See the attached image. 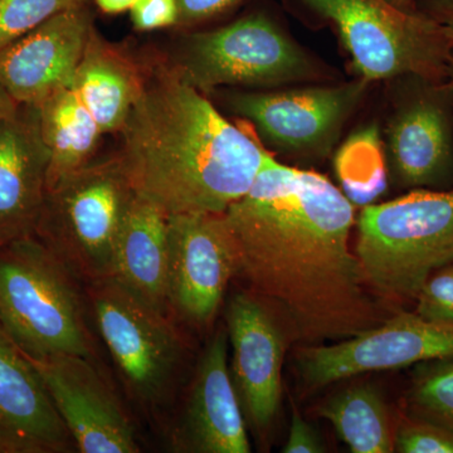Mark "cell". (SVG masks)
Here are the masks:
<instances>
[{
    "label": "cell",
    "instance_id": "5b68a950",
    "mask_svg": "<svg viewBox=\"0 0 453 453\" xmlns=\"http://www.w3.org/2000/svg\"><path fill=\"white\" fill-rule=\"evenodd\" d=\"M76 277L35 235L0 247V323L32 359L94 354Z\"/></svg>",
    "mask_w": 453,
    "mask_h": 453
},
{
    "label": "cell",
    "instance_id": "9c48e42d",
    "mask_svg": "<svg viewBox=\"0 0 453 453\" xmlns=\"http://www.w3.org/2000/svg\"><path fill=\"white\" fill-rule=\"evenodd\" d=\"M384 151L389 179L405 190L453 189V85L405 74L388 81Z\"/></svg>",
    "mask_w": 453,
    "mask_h": 453
},
{
    "label": "cell",
    "instance_id": "30bf717a",
    "mask_svg": "<svg viewBox=\"0 0 453 453\" xmlns=\"http://www.w3.org/2000/svg\"><path fill=\"white\" fill-rule=\"evenodd\" d=\"M98 332L131 393L146 404L165 399L183 357V342L168 315L112 277L92 282Z\"/></svg>",
    "mask_w": 453,
    "mask_h": 453
},
{
    "label": "cell",
    "instance_id": "f1b7e54d",
    "mask_svg": "<svg viewBox=\"0 0 453 453\" xmlns=\"http://www.w3.org/2000/svg\"><path fill=\"white\" fill-rule=\"evenodd\" d=\"M243 0H177L179 26H195L205 20L223 16Z\"/></svg>",
    "mask_w": 453,
    "mask_h": 453
},
{
    "label": "cell",
    "instance_id": "d6a6232c",
    "mask_svg": "<svg viewBox=\"0 0 453 453\" xmlns=\"http://www.w3.org/2000/svg\"><path fill=\"white\" fill-rule=\"evenodd\" d=\"M18 106L19 105L14 101V98L0 85V121L13 115L17 111Z\"/></svg>",
    "mask_w": 453,
    "mask_h": 453
},
{
    "label": "cell",
    "instance_id": "5bb4252c",
    "mask_svg": "<svg viewBox=\"0 0 453 453\" xmlns=\"http://www.w3.org/2000/svg\"><path fill=\"white\" fill-rule=\"evenodd\" d=\"M31 360L80 452H140L130 417L89 357L57 354Z\"/></svg>",
    "mask_w": 453,
    "mask_h": 453
},
{
    "label": "cell",
    "instance_id": "ac0fdd59",
    "mask_svg": "<svg viewBox=\"0 0 453 453\" xmlns=\"http://www.w3.org/2000/svg\"><path fill=\"white\" fill-rule=\"evenodd\" d=\"M49 166L37 107L19 105L0 121V247L35 235L46 201Z\"/></svg>",
    "mask_w": 453,
    "mask_h": 453
},
{
    "label": "cell",
    "instance_id": "8fae6325",
    "mask_svg": "<svg viewBox=\"0 0 453 453\" xmlns=\"http://www.w3.org/2000/svg\"><path fill=\"white\" fill-rule=\"evenodd\" d=\"M451 359L453 324L401 311L351 338L300 349L297 368L308 386L320 388L365 372Z\"/></svg>",
    "mask_w": 453,
    "mask_h": 453
},
{
    "label": "cell",
    "instance_id": "2e32d148",
    "mask_svg": "<svg viewBox=\"0 0 453 453\" xmlns=\"http://www.w3.org/2000/svg\"><path fill=\"white\" fill-rule=\"evenodd\" d=\"M226 327L203 351L180 423L172 438L177 452L250 453L247 421L235 392Z\"/></svg>",
    "mask_w": 453,
    "mask_h": 453
},
{
    "label": "cell",
    "instance_id": "7c38bea8",
    "mask_svg": "<svg viewBox=\"0 0 453 453\" xmlns=\"http://www.w3.org/2000/svg\"><path fill=\"white\" fill-rule=\"evenodd\" d=\"M168 305L187 323L207 326L219 314L237 264L223 214L169 216Z\"/></svg>",
    "mask_w": 453,
    "mask_h": 453
},
{
    "label": "cell",
    "instance_id": "44dd1931",
    "mask_svg": "<svg viewBox=\"0 0 453 453\" xmlns=\"http://www.w3.org/2000/svg\"><path fill=\"white\" fill-rule=\"evenodd\" d=\"M35 106L50 154L49 190L92 162L104 133L73 86L59 89Z\"/></svg>",
    "mask_w": 453,
    "mask_h": 453
},
{
    "label": "cell",
    "instance_id": "484cf974",
    "mask_svg": "<svg viewBox=\"0 0 453 453\" xmlns=\"http://www.w3.org/2000/svg\"><path fill=\"white\" fill-rule=\"evenodd\" d=\"M395 452L453 453V431L426 419H405L395 434Z\"/></svg>",
    "mask_w": 453,
    "mask_h": 453
},
{
    "label": "cell",
    "instance_id": "836d02e7",
    "mask_svg": "<svg viewBox=\"0 0 453 453\" xmlns=\"http://www.w3.org/2000/svg\"><path fill=\"white\" fill-rule=\"evenodd\" d=\"M387 2L403 12L418 11V3H417L418 0H387Z\"/></svg>",
    "mask_w": 453,
    "mask_h": 453
},
{
    "label": "cell",
    "instance_id": "7a4b0ae2",
    "mask_svg": "<svg viewBox=\"0 0 453 453\" xmlns=\"http://www.w3.org/2000/svg\"><path fill=\"white\" fill-rule=\"evenodd\" d=\"M139 96L116 155L136 195L177 214H223L271 153L163 61L142 65Z\"/></svg>",
    "mask_w": 453,
    "mask_h": 453
},
{
    "label": "cell",
    "instance_id": "83f0119b",
    "mask_svg": "<svg viewBox=\"0 0 453 453\" xmlns=\"http://www.w3.org/2000/svg\"><path fill=\"white\" fill-rule=\"evenodd\" d=\"M136 31L148 32L178 25L177 0H135L130 9Z\"/></svg>",
    "mask_w": 453,
    "mask_h": 453
},
{
    "label": "cell",
    "instance_id": "d6986e66",
    "mask_svg": "<svg viewBox=\"0 0 453 453\" xmlns=\"http://www.w3.org/2000/svg\"><path fill=\"white\" fill-rule=\"evenodd\" d=\"M169 216L138 195L116 241L112 279L149 305L168 312Z\"/></svg>",
    "mask_w": 453,
    "mask_h": 453
},
{
    "label": "cell",
    "instance_id": "8992f818",
    "mask_svg": "<svg viewBox=\"0 0 453 453\" xmlns=\"http://www.w3.org/2000/svg\"><path fill=\"white\" fill-rule=\"evenodd\" d=\"M173 65L189 85L207 96L225 86L275 89L335 80L329 67L262 11L189 35L180 59Z\"/></svg>",
    "mask_w": 453,
    "mask_h": 453
},
{
    "label": "cell",
    "instance_id": "d4e9b609",
    "mask_svg": "<svg viewBox=\"0 0 453 453\" xmlns=\"http://www.w3.org/2000/svg\"><path fill=\"white\" fill-rule=\"evenodd\" d=\"M86 0H0V50Z\"/></svg>",
    "mask_w": 453,
    "mask_h": 453
},
{
    "label": "cell",
    "instance_id": "7402d4cb",
    "mask_svg": "<svg viewBox=\"0 0 453 453\" xmlns=\"http://www.w3.org/2000/svg\"><path fill=\"white\" fill-rule=\"evenodd\" d=\"M320 414L351 452H395L388 410L374 387L360 384L340 392L321 407Z\"/></svg>",
    "mask_w": 453,
    "mask_h": 453
},
{
    "label": "cell",
    "instance_id": "e0dca14e",
    "mask_svg": "<svg viewBox=\"0 0 453 453\" xmlns=\"http://www.w3.org/2000/svg\"><path fill=\"white\" fill-rule=\"evenodd\" d=\"M73 449L40 372L0 323V453H67Z\"/></svg>",
    "mask_w": 453,
    "mask_h": 453
},
{
    "label": "cell",
    "instance_id": "52a82bcc",
    "mask_svg": "<svg viewBox=\"0 0 453 453\" xmlns=\"http://www.w3.org/2000/svg\"><path fill=\"white\" fill-rule=\"evenodd\" d=\"M135 196L118 157L91 162L47 190L35 235L77 277L106 279Z\"/></svg>",
    "mask_w": 453,
    "mask_h": 453
},
{
    "label": "cell",
    "instance_id": "1f68e13d",
    "mask_svg": "<svg viewBox=\"0 0 453 453\" xmlns=\"http://www.w3.org/2000/svg\"><path fill=\"white\" fill-rule=\"evenodd\" d=\"M135 0H96L97 7L107 14H119L130 11Z\"/></svg>",
    "mask_w": 453,
    "mask_h": 453
},
{
    "label": "cell",
    "instance_id": "e575fe53",
    "mask_svg": "<svg viewBox=\"0 0 453 453\" xmlns=\"http://www.w3.org/2000/svg\"><path fill=\"white\" fill-rule=\"evenodd\" d=\"M449 81H451L452 85H453V55L451 57V61H449Z\"/></svg>",
    "mask_w": 453,
    "mask_h": 453
},
{
    "label": "cell",
    "instance_id": "603a6c76",
    "mask_svg": "<svg viewBox=\"0 0 453 453\" xmlns=\"http://www.w3.org/2000/svg\"><path fill=\"white\" fill-rule=\"evenodd\" d=\"M340 190L356 207L372 204L388 188L383 134L377 124L351 133L334 153Z\"/></svg>",
    "mask_w": 453,
    "mask_h": 453
},
{
    "label": "cell",
    "instance_id": "ffe728a7",
    "mask_svg": "<svg viewBox=\"0 0 453 453\" xmlns=\"http://www.w3.org/2000/svg\"><path fill=\"white\" fill-rule=\"evenodd\" d=\"M142 83V65L92 29L74 74L73 88L104 134L120 133Z\"/></svg>",
    "mask_w": 453,
    "mask_h": 453
},
{
    "label": "cell",
    "instance_id": "4316f807",
    "mask_svg": "<svg viewBox=\"0 0 453 453\" xmlns=\"http://www.w3.org/2000/svg\"><path fill=\"white\" fill-rule=\"evenodd\" d=\"M414 301V312L426 320L453 324V262L429 277Z\"/></svg>",
    "mask_w": 453,
    "mask_h": 453
},
{
    "label": "cell",
    "instance_id": "cb8c5ba5",
    "mask_svg": "<svg viewBox=\"0 0 453 453\" xmlns=\"http://www.w3.org/2000/svg\"><path fill=\"white\" fill-rule=\"evenodd\" d=\"M432 363L414 380L408 405L417 418L453 431V359Z\"/></svg>",
    "mask_w": 453,
    "mask_h": 453
},
{
    "label": "cell",
    "instance_id": "9a60e30c",
    "mask_svg": "<svg viewBox=\"0 0 453 453\" xmlns=\"http://www.w3.org/2000/svg\"><path fill=\"white\" fill-rule=\"evenodd\" d=\"M92 29L83 5L50 18L0 50V85L18 105H38L71 88Z\"/></svg>",
    "mask_w": 453,
    "mask_h": 453
},
{
    "label": "cell",
    "instance_id": "3957f363",
    "mask_svg": "<svg viewBox=\"0 0 453 453\" xmlns=\"http://www.w3.org/2000/svg\"><path fill=\"white\" fill-rule=\"evenodd\" d=\"M356 226L354 253L366 285L387 299L414 301L453 262V189L408 190L365 205Z\"/></svg>",
    "mask_w": 453,
    "mask_h": 453
},
{
    "label": "cell",
    "instance_id": "6da1fadb",
    "mask_svg": "<svg viewBox=\"0 0 453 453\" xmlns=\"http://www.w3.org/2000/svg\"><path fill=\"white\" fill-rule=\"evenodd\" d=\"M240 277L310 345L351 338L384 319L350 249L356 205L314 170L271 154L223 213Z\"/></svg>",
    "mask_w": 453,
    "mask_h": 453
},
{
    "label": "cell",
    "instance_id": "4dcf8cb0",
    "mask_svg": "<svg viewBox=\"0 0 453 453\" xmlns=\"http://www.w3.org/2000/svg\"><path fill=\"white\" fill-rule=\"evenodd\" d=\"M418 9L445 28L453 42V0H418Z\"/></svg>",
    "mask_w": 453,
    "mask_h": 453
},
{
    "label": "cell",
    "instance_id": "277c9868",
    "mask_svg": "<svg viewBox=\"0 0 453 453\" xmlns=\"http://www.w3.org/2000/svg\"><path fill=\"white\" fill-rule=\"evenodd\" d=\"M285 2L310 23L332 27L359 79L371 83L405 74L449 79L453 42L419 9L403 12L387 0Z\"/></svg>",
    "mask_w": 453,
    "mask_h": 453
},
{
    "label": "cell",
    "instance_id": "4fadbf2b",
    "mask_svg": "<svg viewBox=\"0 0 453 453\" xmlns=\"http://www.w3.org/2000/svg\"><path fill=\"white\" fill-rule=\"evenodd\" d=\"M226 321L235 392L247 423L261 434L281 404L285 329L273 309L251 291L232 296Z\"/></svg>",
    "mask_w": 453,
    "mask_h": 453
},
{
    "label": "cell",
    "instance_id": "ba28073f",
    "mask_svg": "<svg viewBox=\"0 0 453 453\" xmlns=\"http://www.w3.org/2000/svg\"><path fill=\"white\" fill-rule=\"evenodd\" d=\"M372 83H314L303 88L234 92L226 104L259 142L276 153L321 160L335 150L342 130L362 106Z\"/></svg>",
    "mask_w": 453,
    "mask_h": 453
},
{
    "label": "cell",
    "instance_id": "f546056e",
    "mask_svg": "<svg viewBox=\"0 0 453 453\" xmlns=\"http://www.w3.org/2000/svg\"><path fill=\"white\" fill-rule=\"evenodd\" d=\"M324 451V443L318 432L296 411H294L288 441H286L285 446L282 447V452L321 453Z\"/></svg>",
    "mask_w": 453,
    "mask_h": 453
}]
</instances>
